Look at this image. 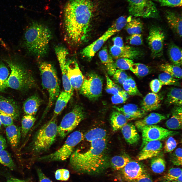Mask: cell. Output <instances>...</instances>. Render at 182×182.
<instances>
[{
    "instance_id": "obj_25",
    "label": "cell",
    "mask_w": 182,
    "mask_h": 182,
    "mask_svg": "<svg viewBox=\"0 0 182 182\" xmlns=\"http://www.w3.org/2000/svg\"><path fill=\"white\" fill-rule=\"evenodd\" d=\"M40 98L34 95L28 98L23 105V109L26 115L34 116L37 112L42 103Z\"/></svg>"
},
{
    "instance_id": "obj_36",
    "label": "cell",
    "mask_w": 182,
    "mask_h": 182,
    "mask_svg": "<svg viewBox=\"0 0 182 182\" xmlns=\"http://www.w3.org/2000/svg\"><path fill=\"white\" fill-rule=\"evenodd\" d=\"M55 51L61 72H65L66 70L67 57L68 54L67 51L64 47L61 46L56 47Z\"/></svg>"
},
{
    "instance_id": "obj_10",
    "label": "cell",
    "mask_w": 182,
    "mask_h": 182,
    "mask_svg": "<svg viewBox=\"0 0 182 182\" xmlns=\"http://www.w3.org/2000/svg\"><path fill=\"white\" fill-rule=\"evenodd\" d=\"M103 83L102 78L96 73H87L84 77L80 93L89 99L95 100L102 94Z\"/></svg>"
},
{
    "instance_id": "obj_2",
    "label": "cell",
    "mask_w": 182,
    "mask_h": 182,
    "mask_svg": "<svg viewBox=\"0 0 182 182\" xmlns=\"http://www.w3.org/2000/svg\"><path fill=\"white\" fill-rule=\"evenodd\" d=\"M90 148L84 152L74 151L70 157V165L77 172L90 175L103 173L109 165L105 155L106 139H97L91 142Z\"/></svg>"
},
{
    "instance_id": "obj_39",
    "label": "cell",
    "mask_w": 182,
    "mask_h": 182,
    "mask_svg": "<svg viewBox=\"0 0 182 182\" xmlns=\"http://www.w3.org/2000/svg\"><path fill=\"white\" fill-rule=\"evenodd\" d=\"M106 135L105 130L101 128H96L88 132L84 136L86 140L91 142L97 139H106Z\"/></svg>"
},
{
    "instance_id": "obj_7",
    "label": "cell",
    "mask_w": 182,
    "mask_h": 182,
    "mask_svg": "<svg viewBox=\"0 0 182 182\" xmlns=\"http://www.w3.org/2000/svg\"><path fill=\"white\" fill-rule=\"evenodd\" d=\"M83 133L76 131L70 134L64 144L53 153L39 158L38 160L46 162L62 161L70 157L75 147L84 139Z\"/></svg>"
},
{
    "instance_id": "obj_57",
    "label": "cell",
    "mask_w": 182,
    "mask_h": 182,
    "mask_svg": "<svg viewBox=\"0 0 182 182\" xmlns=\"http://www.w3.org/2000/svg\"><path fill=\"white\" fill-rule=\"evenodd\" d=\"M38 182H53L40 169H37Z\"/></svg>"
},
{
    "instance_id": "obj_14",
    "label": "cell",
    "mask_w": 182,
    "mask_h": 182,
    "mask_svg": "<svg viewBox=\"0 0 182 182\" xmlns=\"http://www.w3.org/2000/svg\"><path fill=\"white\" fill-rule=\"evenodd\" d=\"M67 76L72 87L79 90L83 83L84 76L77 62L74 60H67L66 64Z\"/></svg>"
},
{
    "instance_id": "obj_12",
    "label": "cell",
    "mask_w": 182,
    "mask_h": 182,
    "mask_svg": "<svg viewBox=\"0 0 182 182\" xmlns=\"http://www.w3.org/2000/svg\"><path fill=\"white\" fill-rule=\"evenodd\" d=\"M141 131L143 141L142 146L149 142L160 141L178 133V132L172 131L155 125L145 126Z\"/></svg>"
},
{
    "instance_id": "obj_15",
    "label": "cell",
    "mask_w": 182,
    "mask_h": 182,
    "mask_svg": "<svg viewBox=\"0 0 182 182\" xmlns=\"http://www.w3.org/2000/svg\"><path fill=\"white\" fill-rule=\"evenodd\" d=\"M121 171L122 178L128 182H132L145 173L143 166L138 162L130 161Z\"/></svg>"
},
{
    "instance_id": "obj_19",
    "label": "cell",
    "mask_w": 182,
    "mask_h": 182,
    "mask_svg": "<svg viewBox=\"0 0 182 182\" xmlns=\"http://www.w3.org/2000/svg\"><path fill=\"white\" fill-rule=\"evenodd\" d=\"M113 107L123 114L127 120L141 118L146 113L136 105L132 103L127 104L121 107L115 106Z\"/></svg>"
},
{
    "instance_id": "obj_48",
    "label": "cell",
    "mask_w": 182,
    "mask_h": 182,
    "mask_svg": "<svg viewBox=\"0 0 182 182\" xmlns=\"http://www.w3.org/2000/svg\"><path fill=\"white\" fill-rule=\"evenodd\" d=\"M171 160L173 164L176 166L182 165V149L179 148L176 149L172 153Z\"/></svg>"
},
{
    "instance_id": "obj_34",
    "label": "cell",
    "mask_w": 182,
    "mask_h": 182,
    "mask_svg": "<svg viewBox=\"0 0 182 182\" xmlns=\"http://www.w3.org/2000/svg\"><path fill=\"white\" fill-rule=\"evenodd\" d=\"M160 70L168 73L177 79L181 78L182 72L181 68L177 66L169 63L162 64L160 66Z\"/></svg>"
},
{
    "instance_id": "obj_33",
    "label": "cell",
    "mask_w": 182,
    "mask_h": 182,
    "mask_svg": "<svg viewBox=\"0 0 182 182\" xmlns=\"http://www.w3.org/2000/svg\"><path fill=\"white\" fill-rule=\"evenodd\" d=\"M130 161V158L127 155H117L111 158L110 163L113 169L118 171L122 169Z\"/></svg>"
},
{
    "instance_id": "obj_27",
    "label": "cell",
    "mask_w": 182,
    "mask_h": 182,
    "mask_svg": "<svg viewBox=\"0 0 182 182\" xmlns=\"http://www.w3.org/2000/svg\"><path fill=\"white\" fill-rule=\"evenodd\" d=\"M99 56L102 63L106 67L108 74L112 76L117 68L112 57L106 47H104L100 51Z\"/></svg>"
},
{
    "instance_id": "obj_42",
    "label": "cell",
    "mask_w": 182,
    "mask_h": 182,
    "mask_svg": "<svg viewBox=\"0 0 182 182\" xmlns=\"http://www.w3.org/2000/svg\"><path fill=\"white\" fill-rule=\"evenodd\" d=\"M0 163L11 170L15 168V165L9 152L5 150L0 151Z\"/></svg>"
},
{
    "instance_id": "obj_56",
    "label": "cell",
    "mask_w": 182,
    "mask_h": 182,
    "mask_svg": "<svg viewBox=\"0 0 182 182\" xmlns=\"http://www.w3.org/2000/svg\"><path fill=\"white\" fill-rule=\"evenodd\" d=\"M163 84L158 79H155L152 80L150 83V87L153 93H157L160 90Z\"/></svg>"
},
{
    "instance_id": "obj_18",
    "label": "cell",
    "mask_w": 182,
    "mask_h": 182,
    "mask_svg": "<svg viewBox=\"0 0 182 182\" xmlns=\"http://www.w3.org/2000/svg\"><path fill=\"white\" fill-rule=\"evenodd\" d=\"M0 111L11 117L14 120L17 119L20 114L19 108L14 100L0 96Z\"/></svg>"
},
{
    "instance_id": "obj_16",
    "label": "cell",
    "mask_w": 182,
    "mask_h": 182,
    "mask_svg": "<svg viewBox=\"0 0 182 182\" xmlns=\"http://www.w3.org/2000/svg\"><path fill=\"white\" fill-rule=\"evenodd\" d=\"M112 56L115 58H127L131 59H138L143 54L141 50L128 46L119 47L113 45L110 48Z\"/></svg>"
},
{
    "instance_id": "obj_62",
    "label": "cell",
    "mask_w": 182,
    "mask_h": 182,
    "mask_svg": "<svg viewBox=\"0 0 182 182\" xmlns=\"http://www.w3.org/2000/svg\"><path fill=\"white\" fill-rule=\"evenodd\" d=\"M2 124L0 120V129L1 128L2 126Z\"/></svg>"
},
{
    "instance_id": "obj_58",
    "label": "cell",
    "mask_w": 182,
    "mask_h": 182,
    "mask_svg": "<svg viewBox=\"0 0 182 182\" xmlns=\"http://www.w3.org/2000/svg\"><path fill=\"white\" fill-rule=\"evenodd\" d=\"M132 182H153L150 176L145 173Z\"/></svg>"
},
{
    "instance_id": "obj_52",
    "label": "cell",
    "mask_w": 182,
    "mask_h": 182,
    "mask_svg": "<svg viewBox=\"0 0 182 182\" xmlns=\"http://www.w3.org/2000/svg\"><path fill=\"white\" fill-rule=\"evenodd\" d=\"M158 2L162 6L171 7H180L182 0H153Z\"/></svg>"
},
{
    "instance_id": "obj_9",
    "label": "cell",
    "mask_w": 182,
    "mask_h": 182,
    "mask_svg": "<svg viewBox=\"0 0 182 182\" xmlns=\"http://www.w3.org/2000/svg\"><path fill=\"white\" fill-rule=\"evenodd\" d=\"M129 14L135 17L157 18L159 13L151 0H127Z\"/></svg>"
},
{
    "instance_id": "obj_22",
    "label": "cell",
    "mask_w": 182,
    "mask_h": 182,
    "mask_svg": "<svg viewBox=\"0 0 182 182\" xmlns=\"http://www.w3.org/2000/svg\"><path fill=\"white\" fill-rule=\"evenodd\" d=\"M165 16L170 28L179 36H182V17L180 15L174 11L166 12Z\"/></svg>"
},
{
    "instance_id": "obj_11",
    "label": "cell",
    "mask_w": 182,
    "mask_h": 182,
    "mask_svg": "<svg viewBox=\"0 0 182 182\" xmlns=\"http://www.w3.org/2000/svg\"><path fill=\"white\" fill-rule=\"evenodd\" d=\"M165 38V33L160 27L153 26L150 27L147 41L153 58L160 57L163 55Z\"/></svg>"
},
{
    "instance_id": "obj_51",
    "label": "cell",
    "mask_w": 182,
    "mask_h": 182,
    "mask_svg": "<svg viewBox=\"0 0 182 182\" xmlns=\"http://www.w3.org/2000/svg\"><path fill=\"white\" fill-rule=\"evenodd\" d=\"M177 145L176 141L172 136H170L166 141L164 147V152L169 153L173 151Z\"/></svg>"
},
{
    "instance_id": "obj_17",
    "label": "cell",
    "mask_w": 182,
    "mask_h": 182,
    "mask_svg": "<svg viewBox=\"0 0 182 182\" xmlns=\"http://www.w3.org/2000/svg\"><path fill=\"white\" fill-rule=\"evenodd\" d=\"M142 146L138 157L139 161L152 158L160 154L163 144L160 141H154L148 142Z\"/></svg>"
},
{
    "instance_id": "obj_23",
    "label": "cell",
    "mask_w": 182,
    "mask_h": 182,
    "mask_svg": "<svg viewBox=\"0 0 182 182\" xmlns=\"http://www.w3.org/2000/svg\"><path fill=\"white\" fill-rule=\"evenodd\" d=\"M182 106H175L172 109V116L165 123L166 127L169 130L180 129L182 127Z\"/></svg>"
},
{
    "instance_id": "obj_21",
    "label": "cell",
    "mask_w": 182,
    "mask_h": 182,
    "mask_svg": "<svg viewBox=\"0 0 182 182\" xmlns=\"http://www.w3.org/2000/svg\"><path fill=\"white\" fill-rule=\"evenodd\" d=\"M166 118V116L164 114L152 112L143 118L136 121L134 125L139 130L141 131V129L145 126L157 124Z\"/></svg>"
},
{
    "instance_id": "obj_1",
    "label": "cell",
    "mask_w": 182,
    "mask_h": 182,
    "mask_svg": "<svg viewBox=\"0 0 182 182\" xmlns=\"http://www.w3.org/2000/svg\"><path fill=\"white\" fill-rule=\"evenodd\" d=\"M98 0H69L64 8L63 25L66 39L71 44L83 42L98 6Z\"/></svg>"
},
{
    "instance_id": "obj_24",
    "label": "cell",
    "mask_w": 182,
    "mask_h": 182,
    "mask_svg": "<svg viewBox=\"0 0 182 182\" xmlns=\"http://www.w3.org/2000/svg\"><path fill=\"white\" fill-rule=\"evenodd\" d=\"M121 129L124 137L128 143L133 144L139 141L140 135L135 125L132 123H127Z\"/></svg>"
},
{
    "instance_id": "obj_8",
    "label": "cell",
    "mask_w": 182,
    "mask_h": 182,
    "mask_svg": "<svg viewBox=\"0 0 182 182\" xmlns=\"http://www.w3.org/2000/svg\"><path fill=\"white\" fill-rule=\"evenodd\" d=\"M85 114L83 107L75 105L72 110L63 117L58 126V134L63 138L73 131L84 119Z\"/></svg>"
},
{
    "instance_id": "obj_26",
    "label": "cell",
    "mask_w": 182,
    "mask_h": 182,
    "mask_svg": "<svg viewBox=\"0 0 182 182\" xmlns=\"http://www.w3.org/2000/svg\"><path fill=\"white\" fill-rule=\"evenodd\" d=\"M5 131L7 138L11 146L13 148H16L20 141L21 128L13 124L6 127Z\"/></svg>"
},
{
    "instance_id": "obj_13",
    "label": "cell",
    "mask_w": 182,
    "mask_h": 182,
    "mask_svg": "<svg viewBox=\"0 0 182 182\" xmlns=\"http://www.w3.org/2000/svg\"><path fill=\"white\" fill-rule=\"evenodd\" d=\"M117 32L112 25L101 36L83 49L81 52V55L87 59H91L105 42Z\"/></svg>"
},
{
    "instance_id": "obj_43",
    "label": "cell",
    "mask_w": 182,
    "mask_h": 182,
    "mask_svg": "<svg viewBox=\"0 0 182 182\" xmlns=\"http://www.w3.org/2000/svg\"><path fill=\"white\" fill-rule=\"evenodd\" d=\"M182 175V170L181 168H171L164 176L163 178L167 182L177 181L178 177Z\"/></svg>"
},
{
    "instance_id": "obj_20",
    "label": "cell",
    "mask_w": 182,
    "mask_h": 182,
    "mask_svg": "<svg viewBox=\"0 0 182 182\" xmlns=\"http://www.w3.org/2000/svg\"><path fill=\"white\" fill-rule=\"evenodd\" d=\"M161 99L156 93H149L142 100L141 108L146 112L158 109L161 106Z\"/></svg>"
},
{
    "instance_id": "obj_5",
    "label": "cell",
    "mask_w": 182,
    "mask_h": 182,
    "mask_svg": "<svg viewBox=\"0 0 182 182\" xmlns=\"http://www.w3.org/2000/svg\"><path fill=\"white\" fill-rule=\"evenodd\" d=\"M39 68L42 84L49 95L48 103L43 115L44 116L56 100L59 94L60 87L56 70L52 64L43 62L40 63Z\"/></svg>"
},
{
    "instance_id": "obj_3",
    "label": "cell",
    "mask_w": 182,
    "mask_h": 182,
    "mask_svg": "<svg viewBox=\"0 0 182 182\" xmlns=\"http://www.w3.org/2000/svg\"><path fill=\"white\" fill-rule=\"evenodd\" d=\"M52 37L48 27L40 23L33 22L25 32L24 45L29 53L38 57H42L48 51Z\"/></svg>"
},
{
    "instance_id": "obj_4",
    "label": "cell",
    "mask_w": 182,
    "mask_h": 182,
    "mask_svg": "<svg viewBox=\"0 0 182 182\" xmlns=\"http://www.w3.org/2000/svg\"><path fill=\"white\" fill-rule=\"evenodd\" d=\"M5 61L11 69L7 82V87L20 91L28 90L34 87L35 82L32 75L22 64L11 59Z\"/></svg>"
},
{
    "instance_id": "obj_63",
    "label": "cell",
    "mask_w": 182,
    "mask_h": 182,
    "mask_svg": "<svg viewBox=\"0 0 182 182\" xmlns=\"http://www.w3.org/2000/svg\"><path fill=\"white\" fill-rule=\"evenodd\" d=\"M168 182H180L179 181H171Z\"/></svg>"
},
{
    "instance_id": "obj_60",
    "label": "cell",
    "mask_w": 182,
    "mask_h": 182,
    "mask_svg": "<svg viewBox=\"0 0 182 182\" xmlns=\"http://www.w3.org/2000/svg\"><path fill=\"white\" fill-rule=\"evenodd\" d=\"M7 146L5 139L3 136L0 134V151L5 150Z\"/></svg>"
},
{
    "instance_id": "obj_37",
    "label": "cell",
    "mask_w": 182,
    "mask_h": 182,
    "mask_svg": "<svg viewBox=\"0 0 182 182\" xmlns=\"http://www.w3.org/2000/svg\"><path fill=\"white\" fill-rule=\"evenodd\" d=\"M36 121V118L34 116L26 115L23 117L21 128V135L23 137H24L27 134Z\"/></svg>"
},
{
    "instance_id": "obj_47",
    "label": "cell",
    "mask_w": 182,
    "mask_h": 182,
    "mask_svg": "<svg viewBox=\"0 0 182 182\" xmlns=\"http://www.w3.org/2000/svg\"><path fill=\"white\" fill-rule=\"evenodd\" d=\"M128 94L123 90L118 94L113 95L111 98L112 103L114 104H118L125 103L127 99Z\"/></svg>"
},
{
    "instance_id": "obj_49",
    "label": "cell",
    "mask_w": 182,
    "mask_h": 182,
    "mask_svg": "<svg viewBox=\"0 0 182 182\" xmlns=\"http://www.w3.org/2000/svg\"><path fill=\"white\" fill-rule=\"evenodd\" d=\"M55 177L57 180L67 181L70 177V172L68 170L65 169H58L55 172Z\"/></svg>"
},
{
    "instance_id": "obj_54",
    "label": "cell",
    "mask_w": 182,
    "mask_h": 182,
    "mask_svg": "<svg viewBox=\"0 0 182 182\" xmlns=\"http://www.w3.org/2000/svg\"><path fill=\"white\" fill-rule=\"evenodd\" d=\"M127 40L131 45L139 46L143 43V37L141 34H136L131 35L128 37Z\"/></svg>"
},
{
    "instance_id": "obj_31",
    "label": "cell",
    "mask_w": 182,
    "mask_h": 182,
    "mask_svg": "<svg viewBox=\"0 0 182 182\" xmlns=\"http://www.w3.org/2000/svg\"><path fill=\"white\" fill-rule=\"evenodd\" d=\"M168 55L173 64L180 66L182 64V50L174 43L170 44L168 49Z\"/></svg>"
},
{
    "instance_id": "obj_41",
    "label": "cell",
    "mask_w": 182,
    "mask_h": 182,
    "mask_svg": "<svg viewBox=\"0 0 182 182\" xmlns=\"http://www.w3.org/2000/svg\"><path fill=\"white\" fill-rule=\"evenodd\" d=\"M9 71L6 65L0 62V92L7 88V82L9 75Z\"/></svg>"
},
{
    "instance_id": "obj_6",
    "label": "cell",
    "mask_w": 182,
    "mask_h": 182,
    "mask_svg": "<svg viewBox=\"0 0 182 182\" xmlns=\"http://www.w3.org/2000/svg\"><path fill=\"white\" fill-rule=\"evenodd\" d=\"M57 117L53 116L36 134L33 144V150L40 153L49 149L54 143L58 134Z\"/></svg>"
},
{
    "instance_id": "obj_45",
    "label": "cell",
    "mask_w": 182,
    "mask_h": 182,
    "mask_svg": "<svg viewBox=\"0 0 182 182\" xmlns=\"http://www.w3.org/2000/svg\"><path fill=\"white\" fill-rule=\"evenodd\" d=\"M158 78L163 85H176L178 83L177 79L165 72L160 74Z\"/></svg>"
},
{
    "instance_id": "obj_35",
    "label": "cell",
    "mask_w": 182,
    "mask_h": 182,
    "mask_svg": "<svg viewBox=\"0 0 182 182\" xmlns=\"http://www.w3.org/2000/svg\"><path fill=\"white\" fill-rule=\"evenodd\" d=\"M166 162L163 157L159 154L152 158L150 161V167L154 173L160 174L165 170Z\"/></svg>"
},
{
    "instance_id": "obj_46",
    "label": "cell",
    "mask_w": 182,
    "mask_h": 182,
    "mask_svg": "<svg viewBox=\"0 0 182 182\" xmlns=\"http://www.w3.org/2000/svg\"><path fill=\"white\" fill-rule=\"evenodd\" d=\"M133 63L132 60L127 58L118 59L115 62L116 68L123 71L130 70Z\"/></svg>"
},
{
    "instance_id": "obj_44",
    "label": "cell",
    "mask_w": 182,
    "mask_h": 182,
    "mask_svg": "<svg viewBox=\"0 0 182 182\" xmlns=\"http://www.w3.org/2000/svg\"><path fill=\"white\" fill-rule=\"evenodd\" d=\"M106 90L107 93L114 95L123 90L117 84L113 81L108 75H106Z\"/></svg>"
},
{
    "instance_id": "obj_59",
    "label": "cell",
    "mask_w": 182,
    "mask_h": 182,
    "mask_svg": "<svg viewBox=\"0 0 182 182\" xmlns=\"http://www.w3.org/2000/svg\"><path fill=\"white\" fill-rule=\"evenodd\" d=\"M113 45L122 47L124 46L122 38L120 37H116L112 39Z\"/></svg>"
},
{
    "instance_id": "obj_61",
    "label": "cell",
    "mask_w": 182,
    "mask_h": 182,
    "mask_svg": "<svg viewBox=\"0 0 182 182\" xmlns=\"http://www.w3.org/2000/svg\"><path fill=\"white\" fill-rule=\"evenodd\" d=\"M6 182H30L25 180H21L15 178H11L8 179Z\"/></svg>"
},
{
    "instance_id": "obj_32",
    "label": "cell",
    "mask_w": 182,
    "mask_h": 182,
    "mask_svg": "<svg viewBox=\"0 0 182 182\" xmlns=\"http://www.w3.org/2000/svg\"><path fill=\"white\" fill-rule=\"evenodd\" d=\"M128 22L126 26V29L127 32L131 35L141 34L143 28V24L140 19L127 18Z\"/></svg>"
},
{
    "instance_id": "obj_53",
    "label": "cell",
    "mask_w": 182,
    "mask_h": 182,
    "mask_svg": "<svg viewBox=\"0 0 182 182\" xmlns=\"http://www.w3.org/2000/svg\"><path fill=\"white\" fill-rule=\"evenodd\" d=\"M127 22V19L124 16H122L117 19L112 25L117 32L125 26Z\"/></svg>"
},
{
    "instance_id": "obj_55",
    "label": "cell",
    "mask_w": 182,
    "mask_h": 182,
    "mask_svg": "<svg viewBox=\"0 0 182 182\" xmlns=\"http://www.w3.org/2000/svg\"><path fill=\"white\" fill-rule=\"evenodd\" d=\"M0 120L2 124L6 127L13 124L14 119L11 116L0 111Z\"/></svg>"
},
{
    "instance_id": "obj_28",
    "label": "cell",
    "mask_w": 182,
    "mask_h": 182,
    "mask_svg": "<svg viewBox=\"0 0 182 182\" xmlns=\"http://www.w3.org/2000/svg\"><path fill=\"white\" fill-rule=\"evenodd\" d=\"M182 89L176 87L171 88L168 91L166 99V103L168 105L175 106L182 105Z\"/></svg>"
},
{
    "instance_id": "obj_40",
    "label": "cell",
    "mask_w": 182,
    "mask_h": 182,
    "mask_svg": "<svg viewBox=\"0 0 182 182\" xmlns=\"http://www.w3.org/2000/svg\"><path fill=\"white\" fill-rule=\"evenodd\" d=\"M130 70L139 78L144 77L149 74L151 72L150 67L142 63H133Z\"/></svg>"
},
{
    "instance_id": "obj_38",
    "label": "cell",
    "mask_w": 182,
    "mask_h": 182,
    "mask_svg": "<svg viewBox=\"0 0 182 182\" xmlns=\"http://www.w3.org/2000/svg\"><path fill=\"white\" fill-rule=\"evenodd\" d=\"M122 85L124 90L128 95L131 96H142L135 81L131 77H129Z\"/></svg>"
},
{
    "instance_id": "obj_50",
    "label": "cell",
    "mask_w": 182,
    "mask_h": 182,
    "mask_svg": "<svg viewBox=\"0 0 182 182\" xmlns=\"http://www.w3.org/2000/svg\"><path fill=\"white\" fill-rule=\"evenodd\" d=\"M112 76L114 80L117 82L122 85L129 77L123 70L118 69L116 70Z\"/></svg>"
},
{
    "instance_id": "obj_29",
    "label": "cell",
    "mask_w": 182,
    "mask_h": 182,
    "mask_svg": "<svg viewBox=\"0 0 182 182\" xmlns=\"http://www.w3.org/2000/svg\"><path fill=\"white\" fill-rule=\"evenodd\" d=\"M72 95L65 91H62L56 99L54 111V116L57 117L64 109Z\"/></svg>"
},
{
    "instance_id": "obj_30",
    "label": "cell",
    "mask_w": 182,
    "mask_h": 182,
    "mask_svg": "<svg viewBox=\"0 0 182 182\" xmlns=\"http://www.w3.org/2000/svg\"><path fill=\"white\" fill-rule=\"evenodd\" d=\"M127 121L124 115L118 111H113L111 114L110 124L114 131L121 129L127 123Z\"/></svg>"
}]
</instances>
